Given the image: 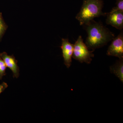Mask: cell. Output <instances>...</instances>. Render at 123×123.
<instances>
[{
    "label": "cell",
    "instance_id": "6da1fadb",
    "mask_svg": "<svg viewBox=\"0 0 123 123\" xmlns=\"http://www.w3.org/2000/svg\"><path fill=\"white\" fill-rule=\"evenodd\" d=\"M84 26L88 34L85 44L94 51L106 45L115 37L114 34L101 22L93 20Z\"/></svg>",
    "mask_w": 123,
    "mask_h": 123
},
{
    "label": "cell",
    "instance_id": "7a4b0ae2",
    "mask_svg": "<svg viewBox=\"0 0 123 123\" xmlns=\"http://www.w3.org/2000/svg\"><path fill=\"white\" fill-rule=\"evenodd\" d=\"M103 6L102 0H84L80 10L77 14L76 19L80 25L88 24L95 18L105 16L102 11Z\"/></svg>",
    "mask_w": 123,
    "mask_h": 123
},
{
    "label": "cell",
    "instance_id": "3957f363",
    "mask_svg": "<svg viewBox=\"0 0 123 123\" xmlns=\"http://www.w3.org/2000/svg\"><path fill=\"white\" fill-rule=\"evenodd\" d=\"M94 51H89L88 47L84 43L81 36H79L77 41L74 44V50L72 57L82 63L90 64L94 57L93 52Z\"/></svg>",
    "mask_w": 123,
    "mask_h": 123
},
{
    "label": "cell",
    "instance_id": "277c9868",
    "mask_svg": "<svg viewBox=\"0 0 123 123\" xmlns=\"http://www.w3.org/2000/svg\"><path fill=\"white\" fill-rule=\"evenodd\" d=\"M112 40L108 49L107 55L109 56H115L119 59H123V31Z\"/></svg>",
    "mask_w": 123,
    "mask_h": 123
},
{
    "label": "cell",
    "instance_id": "5b68a950",
    "mask_svg": "<svg viewBox=\"0 0 123 123\" xmlns=\"http://www.w3.org/2000/svg\"><path fill=\"white\" fill-rule=\"evenodd\" d=\"M63 57L64 64L68 68L72 64L74 50V44L70 43L68 38H62L61 46Z\"/></svg>",
    "mask_w": 123,
    "mask_h": 123
},
{
    "label": "cell",
    "instance_id": "8992f818",
    "mask_svg": "<svg viewBox=\"0 0 123 123\" xmlns=\"http://www.w3.org/2000/svg\"><path fill=\"white\" fill-rule=\"evenodd\" d=\"M107 16L106 23L118 30H122L123 28V12L114 11L106 13Z\"/></svg>",
    "mask_w": 123,
    "mask_h": 123
},
{
    "label": "cell",
    "instance_id": "52a82bcc",
    "mask_svg": "<svg viewBox=\"0 0 123 123\" xmlns=\"http://www.w3.org/2000/svg\"><path fill=\"white\" fill-rule=\"evenodd\" d=\"M0 56L4 62L7 68L12 72L14 78H17L20 75V70L18 65V61L13 55H9L6 52L0 53Z\"/></svg>",
    "mask_w": 123,
    "mask_h": 123
},
{
    "label": "cell",
    "instance_id": "ba28073f",
    "mask_svg": "<svg viewBox=\"0 0 123 123\" xmlns=\"http://www.w3.org/2000/svg\"><path fill=\"white\" fill-rule=\"evenodd\" d=\"M110 70L111 73L114 74L123 82V59H119L114 64L110 67Z\"/></svg>",
    "mask_w": 123,
    "mask_h": 123
},
{
    "label": "cell",
    "instance_id": "9c48e42d",
    "mask_svg": "<svg viewBox=\"0 0 123 123\" xmlns=\"http://www.w3.org/2000/svg\"><path fill=\"white\" fill-rule=\"evenodd\" d=\"M8 26L5 22L2 13L0 12V42L6 32Z\"/></svg>",
    "mask_w": 123,
    "mask_h": 123
},
{
    "label": "cell",
    "instance_id": "30bf717a",
    "mask_svg": "<svg viewBox=\"0 0 123 123\" xmlns=\"http://www.w3.org/2000/svg\"><path fill=\"white\" fill-rule=\"evenodd\" d=\"M6 68L7 66L4 62L0 56V79H2V77L6 74Z\"/></svg>",
    "mask_w": 123,
    "mask_h": 123
},
{
    "label": "cell",
    "instance_id": "8fae6325",
    "mask_svg": "<svg viewBox=\"0 0 123 123\" xmlns=\"http://www.w3.org/2000/svg\"><path fill=\"white\" fill-rule=\"evenodd\" d=\"M116 7H114L111 11H120L123 12V0H116Z\"/></svg>",
    "mask_w": 123,
    "mask_h": 123
},
{
    "label": "cell",
    "instance_id": "7c38bea8",
    "mask_svg": "<svg viewBox=\"0 0 123 123\" xmlns=\"http://www.w3.org/2000/svg\"><path fill=\"white\" fill-rule=\"evenodd\" d=\"M8 86L7 83L5 82H2L0 85V94L7 88Z\"/></svg>",
    "mask_w": 123,
    "mask_h": 123
}]
</instances>
